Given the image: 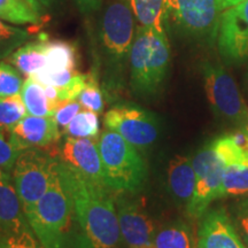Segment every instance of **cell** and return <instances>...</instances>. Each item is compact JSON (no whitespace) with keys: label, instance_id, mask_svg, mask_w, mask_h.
<instances>
[{"label":"cell","instance_id":"cell-1","mask_svg":"<svg viewBox=\"0 0 248 248\" xmlns=\"http://www.w3.org/2000/svg\"><path fill=\"white\" fill-rule=\"evenodd\" d=\"M90 27L93 73L97 74L105 98L120 100L129 83L130 54L137 22L128 0H108Z\"/></svg>","mask_w":248,"mask_h":248},{"label":"cell","instance_id":"cell-2","mask_svg":"<svg viewBox=\"0 0 248 248\" xmlns=\"http://www.w3.org/2000/svg\"><path fill=\"white\" fill-rule=\"evenodd\" d=\"M55 163L73 200L86 248H122L115 194L57 157Z\"/></svg>","mask_w":248,"mask_h":248},{"label":"cell","instance_id":"cell-3","mask_svg":"<svg viewBox=\"0 0 248 248\" xmlns=\"http://www.w3.org/2000/svg\"><path fill=\"white\" fill-rule=\"evenodd\" d=\"M28 222L44 248H86L73 200L61 182L57 163L49 187Z\"/></svg>","mask_w":248,"mask_h":248},{"label":"cell","instance_id":"cell-4","mask_svg":"<svg viewBox=\"0 0 248 248\" xmlns=\"http://www.w3.org/2000/svg\"><path fill=\"white\" fill-rule=\"evenodd\" d=\"M170 68L167 33L137 26L130 54L129 88L135 97L153 99L162 91Z\"/></svg>","mask_w":248,"mask_h":248},{"label":"cell","instance_id":"cell-5","mask_svg":"<svg viewBox=\"0 0 248 248\" xmlns=\"http://www.w3.org/2000/svg\"><path fill=\"white\" fill-rule=\"evenodd\" d=\"M106 185L114 194H137L146 187L148 168L142 153L120 133L106 129L98 140Z\"/></svg>","mask_w":248,"mask_h":248},{"label":"cell","instance_id":"cell-6","mask_svg":"<svg viewBox=\"0 0 248 248\" xmlns=\"http://www.w3.org/2000/svg\"><path fill=\"white\" fill-rule=\"evenodd\" d=\"M247 154L228 135L209 141L194 155L192 164L197 184L193 197L186 208L191 218H201L208 210L209 204L219 198L226 163Z\"/></svg>","mask_w":248,"mask_h":248},{"label":"cell","instance_id":"cell-7","mask_svg":"<svg viewBox=\"0 0 248 248\" xmlns=\"http://www.w3.org/2000/svg\"><path fill=\"white\" fill-rule=\"evenodd\" d=\"M168 23L179 35L202 44L217 40L222 11L217 0H166Z\"/></svg>","mask_w":248,"mask_h":248},{"label":"cell","instance_id":"cell-8","mask_svg":"<svg viewBox=\"0 0 248 248\" xmlns=\"http://www.w3.org/2000/svg\"><path fill=\"white\" fill-rule=\"evenodd\" d=\"M54 166V156L43 148H27L17 157L12 177L27 218L49 187Z\"/></svg>","mask_w":248,"mask_h":248},{"label":"cell","instance_id":"cell-9","mask_svg":"<svg viewBox=\"0 0 248 248\" xmlns=\"http://www.w3.org/2000/svg\"><path fill=\"white\" fill-rule=\"evenodd\" d=\"M104 125L120 133L142 154L153 146L160 135L159 117L131 101L114 102L105 114Z\"/></svg>","mask_w":248,"mask_h":248},{"label":"cell","instance_id":"cell-10","mask_svg":"<svg viewBox=\"0 0 248 248\" xmlns=\"http://www.w3.org/2000/svg\"><path fill=\"white\" fill-rule=\"evenodd\" d=\"M203 86L216 116L244 128L248 124V107L230 74L221 64L204 62L201 66Z\"/></svg>","mask_w":248,"mask_h":248},{"label":"cell","instance_id":"cell-11","mask_svg":"<svg viewBox=\"0 0 248 248\" xmlns=\"http://www.w3.org/2000/svg\"><path fill=\"white\" fill-rule=\"evenodd\" d=\"M129 193H116L115 204L124 248H155L153 219L144 206Z\"/></svg>","mask_w":248,"mask_h":248},{"label":"cell","instance_id":"cell-12","mask_svg":"<svg viewBox=\"0 0 248 248\" xmlns=\"http://www.w3.org/2000/svg\"><path fill=\"white\" fill-rule=\"evenodd\" d=\"M62 137L53 146L54 150L49 152L52 156L73 167L92 182L107 187L98 142L89 138Z\"/></svg>","mask_w":248,"mask_h":248},{"label":"cell","instance_id":"cell-13","mask_svg":"<svg viewBox=\"0 0 248 248\" xmlns=\"http://www.w3.org/2000/svg\"><path fill=\"white\" fill-rule=\"evenodd\" d=\"M219 53L229 62L248 59V0L222 12L217 32Z\"/></svg>","mask_w":248,"mask_h":248},{"label":"cell","instance_id":"cell-14","mask_svg":"<svg viewBox=\"0 0 248 248\" xmlns=\"http://www.w3.org/2000/svg\"><path fill=\"white\" fill-rule=\"evenodd\" d=\"M197 248H247L223 208L207 210L201 217Z\"/></svg>","mask_w":248,"mask_h":248},{"label":"cell","instance_id":"cell-15","mask_svg":"<svg viewBox=\"0 0 248 248\" xmlns=\"http://www.w3.org/2000/svg\"><path fill=\"white\" fill-rule=\"evenodd\" d=\"M0 229L5 235L35 233L28 222L12 172L0 168Z\"/></svg>","mask_w":248,"mask_h":248},{"label":"cell","instance_id":"cell-16","mask_svg":"<svg viewBox=\"0 0 248 248\" xmlns=\"http://www.w3.org/2000/svg\"><path fill=\"white\" fill-rule=\"evenodd\" d=\"M54 117L28 115L11 130L12 138L21 150L53 147L62 138Z\"/></svg>","mask_w":248,"mask_h":248},{"label":"cell","instance_id":"cell-17","mask_svg":"<svg viewBox=\"0 0 248 248\" xmlns=\"http://www.w3.org/2000/svg\"><path fill=\"white\" fill-rule=\"evenodd\" d=\"M167 181L170 195L175 202L187 208L197 184L192 159L185 155H176L169 162Z\"/></svg>","mask_w":248,"mask_h":248},{"label":"cell","instance_id":"cell-18","mask_svg":"<svg viewBox=\"0 0 248 248\" xmlns=\"http://www.w3.org/2000/svg\"><path fill=\"white\" fill-rule=\"evenodd\" d=\"M47 35L42 33L32 42H27L7 58V62L14 66L22 75L33 76L47 66L45 44Z\"/></svg>","mask_w":248,"mask_h":248},{"label":"cell","instance_id":"cell-19","mask_svg":"<svg viewBox=\"0 0 248 248\" xmlns=\"http://www.w3.org/2000/svg\"><path fill=\"white\" fill-rule=\"evenodd\" d=\"M137 26L167 33L168 14L166 0H128Z\"/></svg>","mask_w":248,"mask_h":248},{"label":"cell","instance_id":"cell-20","mask_svg":"<svg viewBox=\"0 0 248 248\" xmlns=\"http://www.w3.org/2000/svg\"><path fill=\"white\" fill-rule=\"evenodd\" d=\"M20 94L26 105L28 114L32 116L54 117L61 102L49 100L45 94L44 86L32 77H28L24 80Z\"/></svg>","mask_w":248,"mask_h":248},{"label":"cell","instance_id":"cell-21","mask_svg":"<svg viewBox=\"0 0 248 248\" xmlns=\"http://www.w3.org/2000/svg\"><path fill=\"white\" fill-rule=\"evenodd\" d=\"M45 53L47 66L44 69L49 71L76 70L78 63L77 46L71 42L61 39L46 40Z\"/></svg>","mask_w":248,"mask_h":248},{"label":"cell","instance_id":"cell-22","mask_svg":"<svg viewBox=\"0 0 248 248\" xmlns=\"http://www.w3.org/2000/svg\"><path fill=\"white\" fill-rule=\"evenodd\" d=\"M155 248H197L190 224L177 219L163 225L156 231Z\"/></svg>","mask_w":248,"mask_h":248},{"label":"cell","instance_id":"cell-23","mask_svg":"<svg viewBox=\"0 0 248 248\" xmlns=\"http://www.w3.org/2000/svg\"><path fill=\"white\" fill-rule=\"evenodd\" d=\"M248 193V154L226 163L219 198Z\"/></svg>","mask_w":248,"mask_h":248},{"label":"cell","instance_id":"cell-24","mask_svg":"<svg viewBox=\"0 0 248 248\" xmlns=\"http://www.w3.org/2000/svg\"><path fill=\"white\" fill-rule=\"evenodd\" d=\"M0 18L15 26H37L44 17L33 11L26 0H0Z\"/></svg>","mask_w":248,"mask_h":248},{"label":"cell","instance_id":"cell-25","mask_svg":"<svg viewBox=\"0 0 248 248\" xmlns=\"http://www.w3.org/2000/svg\"><path fill=\"white\" fill-rule=\"evenodd\" d=\"M100 135L98 114L92 110L79 111L71 122L62 130V136L74 138H89L97 140Z\"/></svg>","mask_w":248,"mask_h":248},{"label":"cell","instance_id":"cell-26","mask_svg":"<svg viewBox=\"0 0 248 248\" xmlns=\"http://www.w3.org/2000/svg\"><path fill=\"white\" fill-rule=\"evenodd\" d=\"M31 38L30 32L26 29L11 26L0 18V61L21 47Z\"/></svg>","mask_w":248,"mask_h":248},{"label":"cell","instance_id":"cell-27","mask_svg":"<svg viewBox=\"0 0 248 248\" xmlns=\"http://www.w3.org/2000/svg\"><path fill=\"white\" fill-rule=\"evenodd\" d=\"M28 115L21 94L0 99V126L11 131L21 120Z\"/></svg>","mask_w":248,"mask_h":248},{"label":"cell","instance_id":"cell-28","mask_svg":"<svg viewBox=\"0 0 248 248\" xmlns=\"http://www.w3.org/2000/svg\"><path fill=\"white\" fill-rule=\"evenodd\" d=\"M105 94L102 92L100 80L97 74L90 70L88 73V79H86L85 88L83 89L82 93L79 94L78 100L82 107L86 109L94 111L99 114L104 113L105 109Z\"/></svg>","mask_w":248,"mask_h":248},{"label":"cell","instance_id":"cell-29","mask_svg":"<svg viewBox=\"0 0 248 248\" xmlns=\"http://www.w3.org/2000/svg\"><path fill=\"white\" fill-rule=\"evenodd\" d=\"M23 82L16 68L8 62L0 61V99L18 94Z\"/></svg>","mask_w":248,"mask_h":248},{"label":"cell","instance_id":"cell-30","mask_svg":"<svg viewBox=\"0 0 248 248\" xmlns=\"http://www.w3.org/2000/svg\"><path fill=\"white\" fill-rule=\"evenodd\" d=\"M12 138V132L0 126V168L12 172L17 157L22 153Z\"/></svg>","mask_w":248,"mask_h":248},{"label":"cell","instance_id":"cell-31","mask_svg":"<svg viewBox=\"0 0 248 248\" xmlns=\"http://www.w3.org/2000/svg\"><path fill=\"white\" fill-rule=\"evenodd\" d=\"M77 74L76 70H63V71H49L43 69L35 74L33 79L40 83L42 85H51L54 88H63L73 79V77Z\"/></svg>","mask_w":248,"mask_h":248},{"label":"cell","instance_id":"cell-32","mask_svg":"<svg viewBox=\"0 0 248 248\" xmlns=\"http://www.w3.org/2000/svg\"><path fill=\"white\" fill-rule=\"evenodd\" d=\"M86 79H88V74H80L77 71L76 75L67 85L58 89L59 101H71L78 99L83 89L85 88Z\"/></svg>","mask_w":248,"mask_h":248},{"label":"cell","instance_id":"cell-33","mask_svg":"<svg viewBox=\"0 0 248 248\" xmlns=\"http://www.w3.org/2000/svg\"><path fill=\"white\" fill-rule=\"evenodd\" d=\"M0 248H44L35 233L24 235H0Z\"/></svg>","mask_w":248,"mask_h":248},{"label":"cell","instance_id":"cell-34","mask_svg":"<svg viewBox=\"0 0 248 248\" xmlns=\"http://www.w3.org/2000/svg\"><path fill=\"white\" fill-rule=\"evenodd\" d=\"M80 108H82V105L76 100L61 101L54 115V119L59 124V126H61V128L67 126L79 113Z\"/></svg>","mask_w":248,"mask_h":248},{"label":"cell","instance_id":"cell-35","mask_svg":"<svg viewBox=\"0 0 248 248\" xmlns=\"http://www.w3.org/2000/svg\"><path fill=\"white\" fill-rule=\"evenodd\" d=\"M235 229H238L240 238L248 246V200L237 204L235 208Z\"/></svg>","mask_w":248,"mask_h":248},{"label":"cell","instance_id":"cell-36","mask_svg":"<svg viewBox=\"0 0 248 248\" xmlns=\"http://www.w3.org/2000/svg\"><path fill=\"white\" fill-rule=\"evenodd\" d=\"M73 1L79 13L85 17L93 16L104 7V0H73Z\"/></svg>","mask_w":248,"mask_h":248},{"label":"cell","instance_id":"cell-37","mask_svg":"<svg viewBox=\"0 0 248 248\" xmlns=\"http://www.w3.org/2000/svg\"><path fill=\"white\" fill-rule=\"evenodd\" d=\"M230 138L232 139V141L237 145L240 150H243L244 152H247L248 153V133L245 128H239L238 130H235L232 133H230Z\"/></svg>","mask_w":248,"mask_h":248},{"label":"cell","instance_id":"cell-38","mask_svg":"<svg viewBox=\"0 0 248 248\" xmlns=\"http://www.w3.org/2000/svg\"><path fill=\"white\" fill-rule=\"evenodd\" d=\"M45 12H58L64 5L66 0H37Z\"/></svg>","mask_w":248,"mask_h":248},{"label":"cell","instance_id":"cell-39","mask_svg":"<svg viewBox=\"0 0 248 248\" xmlns=\"http://www.w3.org/2000/svg\"><path fill=\"white\" fill-rule=\"evenodd\" d=\"M246 1V0H217V2H218V6L219 8H221V11H225V9L230 8V7H233V6L240 4V2H244Z\"/></svg>","mask_w":248,"mask_h":248},{"label":"cell","instance_id":"cell-40","mask_svg":"<svg viewBox=\"0 0 248 248\" xmlns=\"http://www.w3.org/2000/svg\"><path fill=\"white\" fill-rule=\"evenodd\" d=\"M26 1L31 6V8H32L33 11L37 12V13H38L39 15H42L43 17L45 16L46 12L44 11V8L42 7V5H40L39 2L37 1V0H26Z\"/></svg>","mask_w":248,"mask_h":248},{"label":"cell","instance_id":"cell-41","mask_svg":"<svg viewBox=\"0 0 248 248\" xmlns=\"http://www.w3.org/2000/svg\"><path fill=\"white\" fill-rule=\"evenodd\" d=\"M244 128H245V130H246V131H247V133H248V124H246V125H245V126H244Z\"/></svg>","mask_w":248,"mask_h":248},{"label":"cell","instance_id":"cell-42","mask_svg":"<svg viewBox=\"0 0 248 248\" xmlns=\"http://www.w3.org/2000/svg\"><path fill=\"white\" fill-rule=\"evenodd\" d=\"M0 235H5L4 233H2V231H1V229H0Z\"/></svg>","mask_w":248,"mask_h":248}]
</instances>
